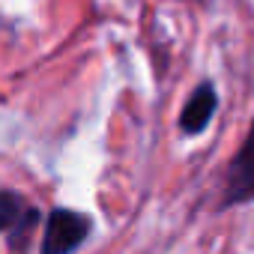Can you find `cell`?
<instances>
[{"label":"cell","instance_id":"obj_3","mask_svg":"<svg viewBox=\"0 0 254 254\" xmlns=\"http://www.w3.org/2000/svg\"><path fill=\"white\" fill-rule=\"evenodd\" d=\"M215 105H218L215 90H212L209 84H200V87L191 93V99L186 102V108H183V117H180L183 132H189V135L203 132V129H206V123H209L212 114H215Z\"/></svg>","mask_w":254,"mask_h":254},{"label":"cell","instance_id":"obj_5","mask_svg":"<svg viewBox=\"0 0 254 254\" xmlns=\"http://www.w3.org/2000/svg\"><path fill=\"white\" fill-rule=\"evenodd\" d=\"M36 221H39V209L30 206V212L21 218V224H18L15 230H9V245L18 248V251H24V248H27V239H30V230L36 227Z\"/></svg>","mask_w":254,"mask_h":254},{"label":"cell","instance_id":"obj_1","mask_svg":"<svg viewBox=\"0 0 254 254\" xmlns=\"http://www.w3.org/2000/svg\"><path fill=\"white\" fill-rule=\"evenodd\" d=\"M93 221L75 209H51L48 221H45V236H42V254H72L75 248H81V242L87 239Z\"/></svg>","mask_w":254,"mask_h":254},{"label":"cell","instance_id":"obj_4","mask_svg":"<svg viewBox=\"0 0 254 254\" xmlns=\"http://www.w3.org/2000/svg\"><path fill=\"white\" fill-rule=\"evenodd\" d=\"M30 212V203L9 189H0V233H9L21 224V218Z\"/></svg>","mask_w":254,"mask_h":254},{"label":"cell","instance_id":"obj_2","mask_svg":"<svg viewBox=\"0 0 254 254\" xmlns=\"http://www.w3.org/2000/svg\"><path fill=\"white\" fill-rule=\"evenodd\" d=\"M251 197H254V126H251L242 150L230 162L227 186H224V206H233V203H242Z\"/></svg>","mask_w":254,"mask_h":254}]
</instances>
